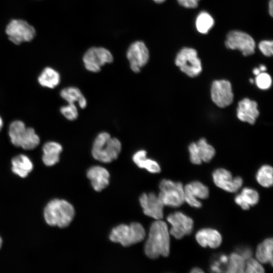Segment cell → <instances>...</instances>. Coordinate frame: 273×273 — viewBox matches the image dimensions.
I'll list each match as a JSON object with an SVG mask.
<instances>
[{
    "instance_id": "1",
    "label": "cell",
    "mask_w": 273,
    "mask_h": 273,
    "mask_svg": "<svg viewBox=\"0 0 273 273\" xmlns=\"http://www.w3.org/2000/svg\"><path fill=\"white\" fill-rule=\"evenodd\" d=\"M169 235L165 222L161 219L153 222L145 245L146 256L151 259H156L160 256H168L170 252Z\"/></svg>"
},
{
    "instance_id": "2",
    "label": "cell",
    "mask_w": 273,
    "mask_h": 273,
    "mask_svg": "<svg viewBox=\"0 0 273 273\" xmlns=\"http://www.w3.org/2000/svg\"><path fill=\"white\" fill-rule=\"evenodd\" d=\"M122 149L120 140L106 131L100 132L95 138L92 148L93 158L101 162L110 163L116 159Z\"/></svg>"
},
{
    "instance_id": "3",
    "label": "cell",
    "mask_w": 273,
    "mask_h": 273,
    "mask_svg": "<svg viewBox=\"0 0 273 273\" xmlns=\"http://www.w3.org/2000/svg\"><path fill=\"white\" fill-rule=\"evenodd\" d=\"M75 214L73 206L64 200L55 199L49 202L44 210V218L51 226L65 228L72 221Z\"/></svg>"
},
{
    "instance_id": "4",
    "label": "cell",
    "mask_w": 273,
    "mask_h": 273,
    "mask_svg": "<svg viewBox=\"0 0 273 273\" xmlns=\"http://www.w3.org/2000/svg\"><path fill=\"white\" fill-rule=\"evenodd\" d=\"M146 232L141 224L132 222L129 225L120 224L112 229L110 240L128 247L141 242L145 237Z\"/></svg>"
},
{
    "instance_id": "5",
    "label": "cell",
    "mask_w": 273,
    "mask_h": 273,
    "mask_svg": "<svg viewBox=\"0 0 273 273\" xmlns=\"http://www.w3.org/2000/svg\"><path fill=\"white\" fill-rule=\"evenodd\" d=\"M198 55L196 49L191 47H183L176 55L175 64L188 76L196 77L202 71L201 61Z\"/></svg>"
},
{
    "instance_id": "6",
    "label": "cell",
    "mask_w": 273,
    "mask_h": 273,
    "mask_svg": "<svg viewBox=\"0 0 273 273\" xmlns=\"http://www.w3.org/2000/svg\"><path fill=\"white\" fill-rule=\"evenodd\" d=\"M229 50H238L244 56H249L255 53L256 42L248 33L242 30H232L228 32L224 41Z\"/></svg>"
},
{
    "instance_id": "7",
    "label": "cell",
    "mask_w": 273,
    "mask_h": 273,
    "mask_svg": "<svg viewBox=\"0 0 273 273\" xmlns=\"http://www.w3.org/2000/svg\"><path fill=\"white\" fill-rule=\"evenodd\" d=\"M158 197L164 206L177 207L185 202L184 186L180 182L163 179L159 184Z\"/></svg>"
},
{
    "instance_id": "8",
    "label": "cell",
    "mask_w": 273,
    "mask_h": 273,
    "mask_svg": "<svg viewBox=\"0 0 273 273\" xmlns=\"http://www.w3.org/2000/svg\"><path fill=\"white\" fill-rule=\"evenodd\" d=\"M113 57L111 52L102 47H92L86 51L83 56V62L86 69L96 73L101 70L102 66L111 63Z\"/></svg>"
},
{
    "instance_id": "9",
    "label": "cell",
    "mask_w": 273,
    "mask_h": 273,
    "mask_svg": "<svg viewBox=\"0 0 273 273\" xmlns=\"http://www.w3.org/2000/svg\"><path fill=\"white\" fill-rule=\"evenodd\" d=\"M6 32L9 39L16 44L30 41L35 34L34 28L26 21L14 19L7 25Z\"/></svg>"
},
{
    "instance_id": "10",
    "label": "cell",
    "mask_w": 273,
    "mask_h": 273,
    "mask_svg": "<svg viewBox=\"0 0 273 273\" xmlns=\"http://www.w3.org/2000/svg\"><path fill=\"white\" fill-rule=\"evenodd\" d=\"M167 220L171 226L169 234L176 239H180L190 235L193 229L192 218L180 211L170 214L167 217Z\"/></svg>"
},
{
    "instance_id": "11",
    "label": "cell",
    "mask_w": 273,
    "mask_h": 273,
    "mask_svg": "<svg viewBox=\"0 0 273 273\" xmlns=\"http://www.w3.org/2000/svg\"><path fill=\"white\" fill-rule=\"evenodd\" d=\"M210 93L212 101L219 107H226L233 101L232 84L228 80H215L213 81Z\"/></svg>"
},
{
    "instance_id": "12",
    "label": "cell",
    "mask_w": 273,
    "mask_h": 273,
    "mask_svg": "<svg viewBox=\"0 0 273 273\" xmlns=\"http://www.w3.org/2000/svg\"><path fill=\"white\" fill-rule=\"evenodd\" d=\"M126 56L131 70L135 73H138L148 63L149 59V52L144 42L136 41L129 47Z\"/></svg>"
},
{
    "instance_id": "13",
    "label": "cell",
    "mask_w": 273,
    "mask_h": 273,
    "mask_svg": "<svg viewBox=\"0 0 273 273\" xmlns=\"http://www.w3.org/2000/svg\"><path fill=\"white\" fill-rule=\"evenodd\" d=\"M212 179L217 187L230 193L238 191L243 183L241 177H233L230 171L222 168H217L213 172Z\"/></svg>"
},
{
    "instance_id": "14",
    "label": "cell",
    "mask_w": 273,
    "mask_h": 273,
    "mask_svg": "<svg viewBox=\"0 0 273 273\" xmlns=\"http://www.w3.org/2000/svg\"><path fill=\"white\" fill-rule=\"evenodd\" d=\"M184 200L191 207L199 208L202 203L199 199H205L208 197V188L199 181H193L184 187Z\"/></svg>"
},
{
    "instance_id": "15",
    "label": "cell",
    "mask_w": 273,
    "mask_h": 273,
    "mask_svg": "<svg viewBox=\"0 0 273 273\" xmlns=\"http://www.w3.org/2000/svg\"><path fill=\"white\" fill-rule=\"evenodd\" d=\"M139 201L145 215L156 220L163 218L164 205L158 196L153 193H143Z\"/></svg>"
},
{
    "instance_id": "16",
    "label": "cell",
    "mask_w": 273,
    "mask_h": 273,
    "mask_svg": "<svg viewBox=\"0 0 273 273\" xmlns=\"http://www.w3.org/2000/svg\"><path fill=\"white\" fill-rule=\"evenodd\" d=\"M259 114L258 105L255 101L244 98L238 103L237 116L240 120L253 124Z\"/></svg>"
},
{
    "instance_id": "17",
    "label": "cell",
    "mask_w": 273,
    "mask_h": 273,
    "mask_svg": "<svg viewBox=\"0 0 273 273\" xmlns=\"http://www.w3.org/2000/svg\"><path fill=\"white\" fill-rule=\"evenodd\" d=\"M86 175L90 180L94 189L97 192L101 191L109 185L110 174L102 166H92L88 169Z\"/></svg>"
},
{
    "instance_id": "18",
    "label": "cell",
    "mask_w": 273,
    "mask_h": 273,
    "mask_svg": "<svg viewBox=\"0 0 273 273\" xmlns=\"http://www.w3.org/2000/svg\"><path fill=\"white\" fill-rule=\"evenodd\" d=\"M197 243L202 247L216 248L221 244L222 239L220 233L212 228H204L199 230L195 235Z\"/></svg>"
},
{
    "instance_id": "19",
    "label": "cell",
    "mask_w": 273,
    "mask_h": 273,
    "mask_svg": "<svg viewBox=\"0 0 273 273\" xmlns=\"http://www.w3.org/2000/svg\"><path fill=\"white\" fill-rule=\"evenodd\" d=\"M62 150V145L58 142L50 141L46 143L42 147V159L43 163L48 166L55 165L59 161L60 154Z\"/></svg>"
},
{
    "instance_id": "20",
    "label": "cell",
    "mask_w": 273,
    "mask_h": 273,
    "mask_svg": "<svg viewBox=\"0 0 273 273\" xmlns=\"http://www.w3.org/2000/svg\"><path fill=\"white\" fill-rule=\"evenodd\" d=\"M259 200V195L257 191L250 188H244L235 198L236 203L244 210H248L251 206L257 204Z\"/></svg>"
},
{
    "instance_id": "21",
    "label": "cell",
    "mask_w": 273,
    "mask_h": 273,
    "mask_svg": "<svg viewBox=\"0 0 273 273\" xmlns=\"http://www.w3.org/2000/svg\"><path fill=\"white\" fill-rule=\"evenodd\" d=\"M12 170L17 175L24 178L32 170L33 163L30 159L24 154L15 156L11 161Z\"/></svg>"
},
{
    "instance_id": "22",
    "label": "cell",
    "mask_w": 273,
    "mask_h": 273,
    "mask_svg": "<svg viewBox=\"0 0 273 273\" xmlns=\"http://www.w3.org/2000/svg\"><path fill=\"white\" fill-rule=\"evenodd\" d=\"M147 154L146 150H140L133 155L132 161L139 167L145 168L151 173H159L161 168L159 163L154 160L147 158Z\"/></svg>"
},
{
    "instance_id": "23",
    "label": "cell",
    "mask_w": 273,
    "mask_h": 273,
    "mask_svg": "<svg viewBox=\"0 0 273 273\" xmlns=\"http://www.w3.org/2000/svg\"><path fill=\"white\" fill-rule=\"evenodd\" d=\"M60 96L68 104L77 103L81 109L85 108L87 106L86 98L81 90L75 86H69L62 89L60 92Z\"/></svg>"
},
{
    "instance_id": "24",
    "label": "cell",
    "mask_w": 273,
    "mask_h": 273,
    "mask_svg": "<svg viewBox=\"0 0 273 273\" xmlns=\"http://www.w3.org/2000/svg\"><path fill=\"white\" fill-rule=\"evenodd\" d=\"M273 240L272 238H268L259 244L256 250V259L262 263H270L272 265Z\"/></svg>"
},
{
    "instance_id": "25",
    "label": "cell",
    "mask_w": 273,
    "mask_h": 273,
    "mask_svg": "<svg viewBox=\"0 0 273 273\" xmlns=\"http://www.w3.org/2000/svg\"><path fill=\"white\" fill-rule=\"evenodd\" d=\"M60 79L58 71L51 67H46L38 76V82L43 87L54 88L59 84Z\"/></svg>"
},
{
    "instance_id": "26",
    "label": "cell",
    "mask_w": 273,
    "mask_h": 273,
    "mask_svg": "<svg viewBox=\"0 0 273 273\" xmlns=\"http://www.w3.org/2000/svg\"><path fill=\"white\" fill-rule=\"evenodd\" d=\"M215 23L214 19L208 12L201 11L195 20V26L197 30L201 34H207L212 28Z\"/></svg>"
},
{
    "instance_id": "27",
    "label": "cell",
    "mask_w": 273,
    "mask_h": 273,
    "mask_svg": "<svg viewBox=\"0 0 273 273\" xmlns=\"http://www.w3.org/2000/svg\"><path fill=\"white\" fill-rule=\"evenodd\" d=\"M26 128L25 123L21 120H15L10 123L8 133L14 146L20 147V142Z\"/></svg>"
},
{
    "instance_id": "28",
    "label": "cell",
    "mask_w": 273,
    "mask_h": 273,
    "mask_svg": "<svg viewBox=\"0 0 273 273\" xmlns=\"http://www.w3.org/2000/svg\"><path fill=\"white\" fill-rule=\"evenodd\" d=\"M39 143V137L35 130L32 127H26L21 139L20 147L25 150H32L36 148Z\"/></svg>"
},
{
    "instance_id": "29",
    "label": "cell",
    "mask_w": 273,
    "mask_h": 273,
    "mask_svg": "<svg viewBox=\"0 0 273 273\" xmlns=\"http://www.w3.org/2000/svg\"><path fill=\"white\" fill-rule=\"evenodd\" d=\"M196 143L197 151L202 162H208L215 154L214 148L204 138L200 139Z\"/></svg>"
},
{
    "instance_id": "30",
    "label": "cell",
    "mask_w": 273,
    "mask_h": 273,
    "mask_svg": "<svg viewBox=\"0 0 273 273\" xmlns=\"http://www.w3.org/2000/svg\"><path fill=\"white\" fill-rule=\"evenodd\" d=\"M229 261L225 272L230 273L244 272L245 266V259L237 252L229 256Z\"/></svg>"
},
{
    "instance_id": "31",
    "label": "cell",
    "mask_w": 273,
    "mask_h": 273,
    "mask_svg": "<svg viewBox=\"0 0 273 273\" xmlns=\"http://www.w3.org/2000/svg\"><path fill=\"white\" fill-rule=\"evenodd\" d=\"M272 167L269 165H263L258 170L256 179L258 183L264 188H269L272 185Z\"/></svg>"
},
{
    "instance_id": "32",
    "label": "cell",
    "mask_w": 273,
    "mask_h": 273,
    "mask_svg": "<svg viewBox=\"0 0 273 273\" xmlns=\"http://www.w3.org/2000/svg\"><path fill=\"white\" fill-rule=\"evenodd\" d=\"M254 81L258 88L262 90L268 89L272 83L271 76L265 72H261L256 75Z\"/></svg>"
},
{
    "instance_id": "33",
    "label": "cell",
    "mask_w": 273,
    "mask_h": 273,
    "mask_svg": "<svg viewBox=\"0 0 273 273\" xmlns=\"http://www.w3.org/2000/svg\"><path fill=\"white\" fill-rule=\"evenodd\" d=\"M62 115L67 120L73 121L76 119L78 116V111L74 104H68L63 106L60 108Z\"/></svg>"
},
{
    "instance_id": "34",
    "label": "cell",
    "mask_w": 273,
    "mask_h": 273,
    "mask_svg": "<svg viewBox=\"0 0 273 273\" xmlns=\"http://www.w3.org/2000/svg\"><path fill=\"white\" fill-rule=\"evenodd\" d=\"M244 272L248 273H263L264 269L257 259L250 258L245 262Z\"/></svg>"
},
{
    "instance_id": "35",
    "label": "cell",
    "mask_w": 273,
    "mask_h": 273,
    "mask_svg": "<svg viewBox=\"0 0 273 273\" xmlns=\"http://www.w3.org/2000/svg\"><path fill=\"white\" fill-rule=\"evenodd\" d=\"M272 44L273 41L271 40H262L259 42L258 47L264 56L269 57L273 54Z\"/></svg>"
},
{
    "instance_id": "36",
    "label": "cell",
    "mask_w": 273,
    "mask_h": 273,
    "mask_svg": "<svg viewBox=\"0 0 273 273\" xmlns=\"http://www.w3.org/2000/svg\"><path fill=\"white\" fill-rule=\"evenodd\" d=\"M190 153V159L191 162L196 165L201 164L202 162L200 160L197 151V146L196 143H192L188 147Z\"/></svg>"
},
{
    "instance_id": "37",
    "label": "cell",
    "mask_w": 273,
    "mask_h": 273,
    "mask_svg": "<svg viewBox=\"0 0 273 273\" xmlns=\"http://www.w3.org/2000/svg\"><path fill=\"white\" fill-rule=\"evenodd\" d=\"M181 7L187 9H195L198 6L199 1L197 0H176Z\"/></svg>"
},
{
    "instance_id": "38",
    "label": "cell",
    "mask_w": 273,
    "mask_h": 273,
    "mask_svg": "<svg viewBox=\"0 0 273 273\" xmlns=\"http://www.w3.org/2000/svg\"><path fill=\"white\" fill-rule=\"evenodd\" d=\"M244 259L247 260L252 257V251L248 247H242L238 249L237 252Z\"/></svg>"
},
{
    "instance_id": "39",
    "label": "cell",
    "mask_w": 273,
    "mask_h": 273,
    "mask_svg": "<svg viewBox=\"0 0 273 273\" xmlns=\"http://www.w3.org/2000/svg\"><path fill=\"white\" fill-rule=\"evenodd\" d=\"M268 14L271 16H273V0H269L268 5Z\"/></svg>"
},
{
    "instance_id": "40",
    "label": "cell",
    "mask_w": 273,
    "mask_h": 273,
    "mask_svg": "<svg viewBox=\"0 0 273 273\" xmlns=\"http://www.w3.org/2000/svg\"><path fill=\"white\" fill-rule=\"evenodd\" d=\"M204 271L199 267H195L191 269L190 272L191 273H202Z\"/></svg>"
},
{
    "instance_id": "41",
    "label": "cell",
    "mask_w": 273,
    "mask_h": 273,
    "mask_svg": "<svg viewBox=\"0 0 273 273\" xmlns=\"http://www.w3.org/2000/svg\"><path fill=\"white\" fill-rule=\"evenodd\" d=\"M260 72L261 71L258 68H255L253 70V73L256 76L259 74Z\"/></svg>"
},
{
    "instance_id": "42",
    "label": "cell",
    "mask_w": 273,
    "mask_h": 273,
    "mask_svg": "<svg viewBox=\"0 0 273 273\" xmlns=\"http://www.w3.org/2000/svg\"><path fill=\"white\" fill-rule=\"evenodd\" d=\"M261 72H265L266 70V67L264 65H260L258 68Z\"/></svg>"
},
{
    "instance_id": "43",
    "label": "cell",
    "mask_w": 273,
    "mask_h": 273,
    "mask_svg": "<svg viewBox=\"0 0 273 273\" xmlns=\"http://www.w3.org/2000/svg\"><path fill=\"white\" fill-rule=\"evenodd\" d=\"M3 126V121L2 117L0 116V131Z\"/></svg>"
},
{
    "instance_id": "44",
    "label": "cell",
    "mask_w": 273,
    "mask_h": 273,
    "mask_svg": "<svg viewBox=\"0 0 273 273\" xmlns=\"http://www.w3.org/2000/svg\"><path fill=\"white\" fill-rule=\"evenodd\" d=\"M156 3L161 4L164 2L166 0H153Z\"/></svg>"
},
{
    "instance_id": "45",
    "label": "cell",
    "mask_w": 273,
    "mask_h": 273,
    "mask_svg": "<svg viewBox=\"0 0 273 273\" xmlns=\"http://www.w3.org/2000/svg\"><path fill=\"white\" fill-rule=\"evenodd\" d=\"M2 245V239L0 237V248H1Z\"/></svg>"
},
{
    "instance_id": "46",
    "label": "cell",
    "mask_w": 273,
    "mask_h": 273,
    "mask_svg": "<svg viewBox=\"0 0 273 273\" xmlns=\"http://www.w3.org/2000/svg\"><path fill=\"white\" fill-rule=\"evenodd\" d=\"M250 82H251V83H253L254 81L252 79H250Z\"/></svg>"
},
{
    "instance_id": "47",
    "label": "cell",
    "mask_w": 273,
    "mask_h": 273,
    "mask_svg": "<svg viewBox=\"0 0 273 273\" xmlns=\"http://www.w3.org/2000/svg\"><path fill=\"white\" fill-rule=\"evenodd\" d=\"M197 1H199L200 0H197Z\"/></svg>"
}]
</instances>
